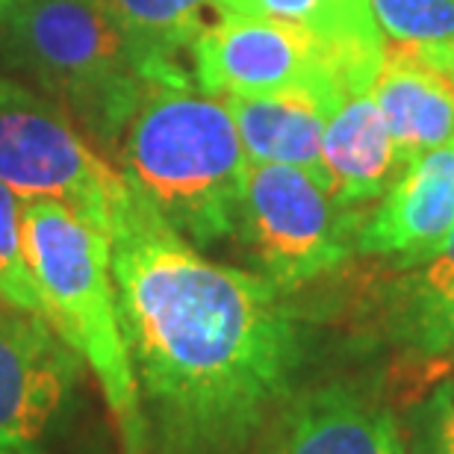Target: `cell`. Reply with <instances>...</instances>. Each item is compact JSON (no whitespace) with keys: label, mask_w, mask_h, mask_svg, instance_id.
Returning a JSON list of instances; mask_svg holds the SVG:
<instances>
[{"label":"cell","mask_w":454,"mask_h":454,"mask_svg":"<svg viewBox=\"0 0 454 454\" xmlns=\"http://www.w3.org/2000/svg\"><path fill=\"white\" fill-rule=\"evenodd\" d=\"M110 269L148 454H242L295 395L304 340L286 293L207 260L130 180Z\"/></svg>","instance_id":"6da1fadb"},{"label":"cell","mask_w":454,"mask_h":454,"mask_svg":"<svg viewBox=\"0 0 454 454\" xmlns=\"http://www.w3.org/2000/svg\"><path fill=\"white\" fill-rule=\"evenodd\" d=\"M118 153L121 175L192 245L236 233L251 162L224 101L189 71L145 86Z\"/></svg>","instance_id":"7a4b0ae2"},{"label":"cell","mask_w":454,"mask_h":454,"mask_svg":"<svg viewBox=\"0 0 454 454\" xmlns=\"http://www.w3.org/2000/svg\"><path fill=\"white\" fill-rule=\"evenodd\" d=\"M24 245L39 280L48 322L92 369L124 454H148L142 395L118 319L110 236L51 198L21 201Z\"/></svg>","instance_id":"3957f363"},{"label":"cell","mask_w":454,"mask_h":454,"mask_svg":"<svg viewBox=\"0 0 454 454\" xmlns=\"http://www.w3.org/2000/svg\"><path fill=\"white\" fill-rule=\"evenodd\" d=\"M0 57L113 151L148 86L95 0H0Z\"/></svg>","instance_id":"277c9868"},{"label":"cell","mask_w":454,"mask_h":454,"mask_svg":"<svg viewBox=\"0 0 454 454\" xmlns=\"http://www.w3.org/2000/svg\"><path fill=\"white\" fill-rule=\"evenodd\" d=\"M363 222L351 207L333 201L310 171L251 162L236 233L251 248L260 275L280 293H295L351 257Z\"/></svg>","instance_id":"5b68a950"},{"label":"cell","mask_w":454,"mask_h":454,"mask_svg":"<svg viewBox=\"0 0 454 454\" xmlns=\"http://www.w3.org/2000/svg\"><path fill=\"white\" fill-rule=\"evenodd\" d=\"M192 68L215 98L298 95L333 110L345 95L372 89L313 33L266 15H222L192 44Z\"/></svg>","instance_id":"8992f818"},{"label":"cell","mask_w":454,"mask_h":454,"mask_svg":"<svg viewBox=\"0 0 454 454\" xmlns=\"http://www.w3.org/2000/svg\"><path fill=\"white\" fill-rule=\"evenodd\" d=\"M0 184L21 201L66 204L77 219L110 236L127 177L83 139L62 106L0 80Z\"/></svg>","instance_id":"52a82bcc"},{"label":"cell","mask_w":454,"mask_h":454,"mask_svg":"<svg viewBox=\"0 0 454 454\" xmlns=\"http://www.w3.org/2000/svg\"><path fill=\"white\" fill-rule=\"evenodd\" d=\"M80 363L48 319L0 304V454H44Z\"/></svg>","instance_id":"ba28073f"},{"label":"cell","mask_w":454,"mask_h":454,"mask_svg":"<svg viewBox=\"0 0 454 454\" xmlns=\"http://www.w3.org/2000/svg\"><path fill=\"white\" fill-rule=\"evenodd\" d=\"M257 454H407L393 413L348 384L293 395Z\"/></svg>","instance_id":"9c48e42d"},{"label":"cell","mask_w":454,"mask_h":454,"mask_svg":"<svg viewBox=\"0 0 454 454\" xmlns=\"http://www.w3.org/2000/svg\"><path fill=\"white\" fill-rule=\"evenodd\" d=\"M454 227V136L419 153L366 215L357 251L398 257L413 266L437 248Z\"/></svg>","instance_id":"30bf717a"},{"label":"cell","mask_w":454,"mask_h":454,"mask_svg":"<svg viewBox=\"0 0 454 454\" xmlns=\"http://www.w3.org/2000/svg\"><path fill=\"white\" fill-rule=\"evenodd\" d=\"M322 166L328 192L342 207L380 201L404 171L389 127L369 92H351L333 106L322 136Z\"/></svg>","instance_id":"8fae6325"},{"label":"cell","mask_w":454,"mask_h":454,"mask_svg":"<svg viewBox=\"0 0 454 454\" xmlns=\"http://www.w3.org/2000/svg\"><path fill=\"white\" fill-rule=\"evenodd\" d=\"M372 98L404 162L454 136V92L449 80L404 44L384 51Z\"/></svg>","instance_id":"7c38bea8"},{"label":"cell","mask_w":454,"mask_h":454,"mask_svg":"<svg viewBox=\"0 0 454 454\" xmlns=\"http://www.w3.org/2000/svg\"><path fill=\"white\" fill-rule=\"evenodd\" d=\"M239 130L248 162H280L310 171L328 186L322 166V136L331 110L298 95L222 98Z\"/></svg>","instance_id":"4fadbf2b"},{"label":"cell","mask_w":454,"mask_h":454,"mask_svg":"<svg viewBox=\"0 0 454 454\" xmlns=\"http://www.w3.org/2000/svg\"><path fill=\"white\" fill-rule=\"evenodd\" d=\"M98 9L124 35L145 80L186 74L180 57L207 27L213 0H95Z\"/></svg>","instance_id":"5bb4252c"},{"label":"cell","mask_w":454,"mask_h":454,"mask_svg":"<svg viewBox=\"0 0 454 454\" xmlns=\"http://www.w3.org/2000/svg\"><path fill=\"white\" fill-rule=\"evenodd\" d=\"M248 15L301 27L337 51L357 74L375 83L387 44L372 0H251Z\"/></svg>","instance_id":"9a60e30c"},{"label":"cell","mask_w":454,"mask_h":454,"mask_svg":"<svg viewBox=\"0 0 454 454\" xmlns=\"http://www.w3.org/2000/svg\"><path fill=\"white\" fill-rule=\"evenodd\" d=\"M411 269V275L398 284L393 319L398 340L422 351L437 325L454 310V227L428 257Z\"/></svg>","instance_id":"2e32d148"},{"label":"cell","mask_w":454,"mask_h":454,"mask_svg":"<svg viewBox=\"0 0 454 454\" xmlns=\"http://www.w3.org/2000/svg\"><path fill=\"white\" fill-rule=\"evenodd\" d=\"M0 304L48 319L39 280L27 260L21 198L0 184Z\"/></svg>","instance_id":"e0dca14e"},{"label":"cell","mask_w":454,"mask_h":454,"mask_svg":"<svg viewBox=\"0 0 454 454\" xmlns=\"http://www.w3.org/2000/svg\"><path fill=\"white\" fill-rule=\"evenodd\" d=\"M372 9L393 44L428 48L454 39V0H372Z\"/></svg>","instance_id":"ac0fdd59"},{"label":"cell","mask_w":454,"mask_h":454,"mask_svg":"<svg viewBox=\"0 0 454 454\" xmlns=\"http://www.w3.org/2000/svg\"><path fill=\"white\" fill-rule=\"evenodd\" d=\"M428 451L454 454V380L437 389L428 404Z\"/></svg>","instance_id":"d6986e66"},{"label":"cell","mask_w":454,"mask_h":454,"mask_svg":"<svg viewBox=\"0 0 454 454\" xmlns=\"http://www.w3.org/2000/svg\"><path fill=\"white\" fill-rule=\"evenodd\" d=\"M449 351H454V310L437 325V331L431 333L419 354H428V357H434V354H449Z\"/></svg>","instance_id":"ffe728a7"},{"label":"cell","mask_w":454,"mask_h":454,"mask_svg":"<svg viewBox=\"0 0 454 454\" xmlns=\"http://www.w3.org/2000/svg\"><path fill=\"white\" fill-rule=\"evenodd\" d=\"M411 51L425 62H454V39L446 44H428V48H411Z\"/></svg>","instance_id":"44dd1931"},{"label":"cell","mask_w":454,"mask_h":454,"mask_svg":"<svg viewBox=\"0 0 454 454\" xmlns=\"http://www.w3.org/2000/svg\"><path fill=\"white\" fill-rule=\"evenodd\" d=\"M248 4L251 0H213L219 15H248Z\"/></svg>","instance_id":"7402d4cb"},{"label":"cell","mask_w":454,"mask_h":454,"mask_svg":"<svg viewBox=\"0 0 454 454\" xmlns=\"http://www.w3.org/2000/svg\"><path fill=\"white\" fill-rule=\"evenodd\" d=\"M431 68H437L442 77L449 80V86H451V92H454V62H428Z\"/></svg>","instance_id":"603a6c76"}]
</instances>
